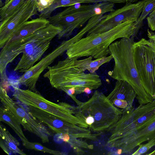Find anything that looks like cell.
I'll list each match as a JSON object with an SVG mask.
<instances>
[{
    "label": "cell",
    "instance_id": "1",
    "mask_svg": "<svg viewBox=\"0 0 155 155\" xmlns=\"http://www.w3.org/2000/svg\"><path fill=\"white\" fill-rule=\"evenodd\" d=\"M44 77L47 78L53 87L64 91L78 105L81 102L76 98L78 94L96 90L102 84L99 76L95 72L86 73L75 64V58L67 57L55 65L49 66Z\"/></svg>",
    "mask_w": 155,
    "mask_h": 155
},
{
    "label": "cell",
    "instance_id": "2",
    "mask_svg": "<svg viewBox=\"0 0 155 155\" xmlns=\"http://www.w3.org/2000/svg\"><path fill=\"white\" fill-rule=\"evenodd\" d=\"M134 38H123L110 45L109 54L112 56L114 64L113 70L108 74L114 80H123L130 84L135 90L139 104H144L154 99L144 89L137 71L134 57Z\"/></svg>",
    "mask_w": 155,
    "mask_h": 155
},
{
    "label": "cell",
    "instance_id": "3",
    "mask_svg": "<svg viewBox=\"0 0 155 155\" xmlns=\"http://www.w3.org/2000/svg\"><path fill=\"white\" fill-rule=\"evenodd\" d=\"M136 22L130 20L120 24L106 31L86 35L72 44L66 51L69 58H78L91 56L94 59L107 57L109 48L116 40L134 37L138 32L134 25Z\"/></svg>",
    "mask_w": 155,
    "mask_h": 155
},
{
    "label": "cell",
    "instance_id": "4",
    "mask_svg": "<svg viewBox=\"0 0 155 155\" xmlns=\"http://www.w3.org/2000/svg\"><path fill=\"white\" fill-rule=\"evenodd\" d=\"M80 116L85 120L91 131L100 134L115 124L122 113L102 92L95 91L91 97L76 106Z\"/></svg>",
    "mask_w": 155,
    "mask_h": 155
},
{
    "label": "cell",
    "instance_id": "5",
    "mask_svg": "<svg viewBox=\"0 0 155 155\" xmlns=\"http://www.w3.org/2000/svg\"><path fill=\"white\" fill-rule=\"evenodd\" d=\"M114 3L108 2L78 4L67 7L48 19L49 24L61 29L58 35V39L67 38L75 29L82 27L94 15L105 14L114 10Z\"/></svg>",
    "mask_w": 155,
    "mask_h": 155
},
{
    "label": "cell",
    "instance_id": "6",
    "mask_svg": "<svg viewBox=\"0 0 155 155\" xmlns=\"http://www.w3.org/2000/svg\"><path fill=\"white\" fill-rule=\"evenodd\" d=\"M13 96L25 106H31L43 110L68 122L89 128L85 120L80 116L76 106L65 102L56 104L50 101L38 92L28 89H22L14 86Z\"/></svg>",
    "mask_w": 155,
    "mask_h": 155
},
{
    "label": "cell",
    "instance_id": "7",
    "mask_svg": "<svg viewBox=\"0 0 155 155\" xmlns=\"http://www.w3.org/2000/svg\"><path fill=\"white\" fill-rule=\"evenodd\" d=\"M155 120V99L135 108L122 109L119 119L107 132L110 133L107 141L126 135L150 124Z\"/></svg>",
    "mask_w": 155,
    "mask_h": 155
},
{
    "label": "cell",
    "instance_id": "8",
    "mask_svg": "<svg viewBox=\"0 0 155 155\" xmlns=\"http://www.w3.org/2000/svg\"><path fill=\"white\" fill-rule=\"evenodd\" d=\"M133 51L136 67L143 86L155 99V42L143 38L134 42Z\"/></svg>",
    "mask_w": 155,
    "mask_h": 155
},
{
    "label": "cell",
    "instance_id": "9",
    "mask_svg": "<svg viewBox=\"0 0 155 155\" xmlns=\"http://www.w3.org/2000/svg\"><path fill=\"white\" fill-rule=\"evenodd\" d=\"M61 31L59 27L49 23L35 32L14 71L25 73L32 67L49 48L52 39Z\"/></svg>",
    "mask_w": 155,
    "mask_h": 155
},
{
    "label": "cell",
    "instance_id": "10",
    "mask_svg": "<svg viewBox=\"0 0 155 155\" xmlns=\"http://www.w3.org/2000/svg\"><path fill=\"white\" fill-rule=\"evenodd\" d=\"M26 106L27 111L31 116L57 134H66L76 138L91 140H97L99 134L92 133L89 128L81 127L65 121L39 108Z\"/></svg>",
    "mask_w": 155,
    "mask_h": 155
},
{
    "label": "cell",
    "instance_id": "11",
    "mask_svg": "<svg viewBox=\"0 0 155 155\" xmlns=\"http://www.w3.org/2000/svg\"><path fill=\"white\" fill-rule=\"evenodd\" d=\"M0 99L2 107L9 111L25 130L38 136L42 142H49V137L51 135L50 130L10 97L6 89L1 85Z\"/></svg>",
    "mask_w": 155,
    "mask_h": 155
},
{
    "label": "cell",
    "instance_id": "12",
    "mask_svg": "<svg viewBox=\"0 0 155 155\" xmlns=\"http://www.w3.org/2000/svg\"><path fill=\"white\" fill-rule=\"evenodd\" d=\"M149 0H142L135 3H127L122 7L104 14V18L86 35L106 31L128 20L136 22Z\"/></svg>",
    "mask_w": 155,
    "mask_h": 155
},
{
    "label": "cell",
    "instance_id": "13",
    "mask_svg": "<svg viewBox=\"0 0 155 155\" xmlns=\"http://www.w3.org/2000/svg\"><path fill=\"white\" fill-rule=\"evenodd\" d=\"M38 12L36 0H25L15 12L0 22V48L4 46L17 28L37 14Z\"/></svg>",
    "mask_w": 155,
    "mask_h": 155
},
{
    "label": "cell",
    "instance_id": "14",
    "mask_svg": "<svg viewBox=\"0 0 155 155\" xmlns=\"http://www.w3.org/2000/svg\"><path fill=\"white\" fill-rule=\"evenodd\" d=\"M155 138V120L148 125L123 137L107 143L118 154H131L141 143Z\"/></svg>",
    "mask_w": 155,
    "mask_h": 155
},
{
    "label": "cell",
    "instance_id": "15",
    "mask_svg": "<svg viewBox=\"0 0 155 155\" xmlns=\"http://www.w3.org/2000/svg\"><path fill=\"white\" fill-rule=\"evenodd\" d=\"M67 49L64 41H62L52 51L44 56L21 76L17 80L18 83L25 86L30 90L38 92L36 84L41 74Z\"/></svg>",
    "mask_w": 155,
    "mask_h": 155
},
{
    "label": "cell",
    "instance_id": "16",
    "mask_svg": "<svg viewBox=\"0 0 155 155\" xmlns=\"http://www.w3.org/2000/svg\"><path fill=\"white\" fill-rule=\"evenodd\" d=\"M117 107L121 109L131 107L136 94L132 86L123 80H117L113 90L107 96Z\"/></svg>",
    "mask_w": 155,
    "mask_h": 155
},
{
    "label": "cell",
    "instance_id": "17",
    "mask_svg": "<svg viewBox=\"0 0 155 155\" xmlns=\"http://www.w3.org/2000/svg\"><path fill=\"white\" fill-rule=\"evenodd\" d=\"M93 57L91 56L82 60H78L75 58V62L76 66L84 71H88L90 73L96 72L99 67L103 64L107 63L113 59L112 56L99 58L92 60Z\"/></svg>",
    "mask_w": 155,
    "mask_h": 155
},
{
    "label": "cell",
    "instance_id": "18",
    "mask_svg": "<svg viewBox=\"0 0 155 155\" xmlns=\"http://www.w3.org/2000/svg\"><path fill=\"white\" fill-rule=\"evenodd\" d=\"M0 120L1 121L8 125L13 130L22 144L28 141L22 131L20 123L9 111L2 107L0 108Z\"/></svg>",
    "mask_w": 155,
    "mask_h": 155
},
{
    "label": "cell",
    "instance_id": "19",
    "mask_svg": "<svg viewBox=\"0 0 155 155\" xmlns=\"http://www.w3.org/2000/svg\"><path fill=\"white\" fill-rule=\"evenodd\" d=\"M0 127V140L4 143L8 149L13 154L26 155L19 148V142L10 133L6 127L1 124Z\"/></svg>",
    "mask_w": 155,
    "mask_h": 155
},
{
    "label": "cell",
    "instance_id": "20",
    "mask_svg": "<svg viewBox=\"0 0 155 155\" xmlns=\"http://www.w3.org/2000/svg\"><path fill=\"white\" fill-rule=\"evenodd\" d=\"M57 134L59 138L68 143L77 154H83L84 153V149L91 150L94 148L93 144L88 143L82 139L71 137L66 134Z\"/></svg>",
    "mask_w": 155,
    "mask_h": 155
},
{
    "label": "cell",
    "instance_id": "21",
    "mask_svg": "<svg viewBox=\"0 0 155 155\" xmlns=\"http://www.w3.org/2000/svg\"><path fill=\"white\" fill-rule=\"evenodd\" d=\"M104 14H99L93 16L87 22L86 26L76 35L70 39L66 40L68 47L72 44L81 39L104 18Z\"/></svg>",
    "mask_w": 155,
    "mask_h": 155
},
{
    "label": "cell",
    "instance_id": "22",
    "mask_svg": "<svg viewBox=\"0 0 155 155\" xmlns=\"http://www.w3.org/2000/svg\"><path fill=\"white\" fill-rule=\"evenodd\" d=\"M25 0H10L0 9V21H3L15 12Z\"/></svg>",
    "mask_w": 155,
    "mask_h": 155
},
{
    "label": "cell",
    "instance_id": "23",
    "mask_svg": "<svg viewBox=\"0 0 155 155\" xmlns=\"http://www.w3.org/2000/svg\"><path fill=\"white\" fill-rule=\"evenodd\" d=\"M155 9V0H150L144 7L140 16L134 23L138 32L143 25L144 19Z\"/></svg>",
    "mask_w": 155,
    "mask_h": 155
},
{
    "label": "cell",
    "instance_id": "24",
    "mask_svg": "<svg viewBox=\"0 0 155 155\" xmlns=\"http://www.w3.org/2000/svg\"><path fill=\"white\" fill-rule=\"evenodd\" d=\"M22 144L25 148L28 149L41 151L55 155L63 154L60 151L50 149L38 143L30 142L28 141Z\"/></svg>",
    "mask_w": 155,
    "mask_h": 155
},
{
    "label": "cell",
    "instance_id": "25",
    "mask_svg": "<svg viewBox=\"0 0 155 155\" xmlns=\"http://www.w3.org/2000/svg\"><path fill=\"white\" fill-rule=\"evenodd\" d=\"M155 146V138L149 141L144 144H140L138 149L132 154V155H142L147 152L151 148Z\"/></svg>",
    "mask_w": 155,
    "mask_h": 155
},
{
    "label": "cell",
    "instance_id": "26",
    "mask_svg": "<svg viewBox=\"0 0 155 155\" xmlns=\"http://www.w3.org/2000/svg\"><path fill=\"white\" fill-rule=\"evenodd\" d=\"M55 0H36V6L38 12H41L50 7Z\"/></svg>",
    "mask_w": 155,
    "mask_h": 155
},
{
    "label": "cell",
    "instance_id": "27",
    "mask_svg": "<svg viewBox=\"0 0 155 155\" xmlns=\"http://www.w3.org/2000/svg\"><path fill=\"white\" fill-rule=\"evenodd\" d=\"M149 27L151 30L155 31V9L146 18Z\"/></svg>",
    "mask_w": 155,
    "mask_h": 155
},
{
    "label": "cell",
    "instance_id": "28",
    "mask_svg": "<svg viewBox=\"0 0 155 155\" xmlns=\"http://www.w3.org/2000/svg\"><path fill=\"white\" fill-rule=\"evenodd\" d=\"M0 146L3 150L7 153L8 154H11L12 153L5 146L4 143L1 140H0Z\"/></svg>",
    "mask_w": 155,
    "mask_h": 155
},
{
    "label": "cell",
    "instance_id": "29",
    "mask_svg": "<svg viewBox=\"0 0 155 155\" xmlns=\"http://www.w3.org/2000/svg\"><path fill=\"white\" fill-rule=\"evenodd\" d=\"M148 35L150 39L155 42V33L152 32L148 30Z\"/></svg>",
    "mask_w": 155,
    "mask_h": 155
},
{
    "label": "cell",
    "instance_id": "30",
    "mask_svg": "<svg viewBox=\"0 0 155 155\" xmlns=\"http://www.w3.org/2000/svg\"><path fill=\"white\" fill-rule=\"evenodd\" d=\"M125 3H132L137 2L138 0H123Z\"/></svg>",
    "mask_w": 155,
    "mask_h": 155
},
{
    "label": "cell",
    "instance_id": "31",
    "mask_svg": "<svg viewBox=\"0 0 155 155\" xmlns=\"http://www.w3.org/2000/svg\"><path fill=\"white\" fill-rule=\"evenodd\" d=\"M146 155H155V150L153 151V152H152L149 153H148V154H146Z\"/></svg>",
    "mask_w": 155,
    "mask_h": 155
},
{
    "label": "cell",
    "instance_id": "32",
    "mask_svg": "<svg viewBox=\"0 0 155 155\" xmlns=\"http://www.w3.org/2000/svg\"><path fill=\"white\" fill-rule=\"evenodd\" d=\"M2 0H0V7H1L2 6Z\"/></svg>",
    "mask_w": 155,
    "mask_h": 155
}]
</instances>
